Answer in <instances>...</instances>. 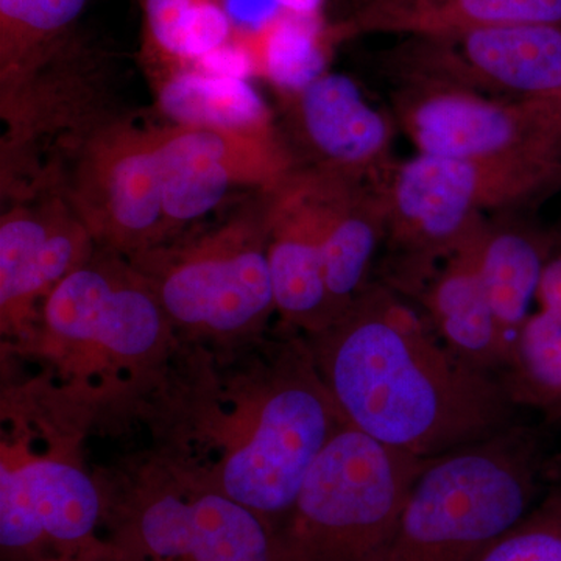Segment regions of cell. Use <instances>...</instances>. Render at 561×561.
Returning a JSON list of instances; mask_svg holds the SVG:
<instances>
[{"label":"cell","mask_w":561,"mask_h":561,"mask_svg":"<svg viewBox=\"0 0 561 561\" xmlns=\"http://www.w3.org/2000/svg\"><path fill=\"white\" fill-rule=\"evenodd\" d=\"M345 423L306 339L276 343L245 391V432L224 446L209 489L241 502L276 530L313 461Z\"/></svg>","instance_id":"3"},{"label":"cell","mask_w":561,"mask_h":561,"mask_svg":"<svg viewBox=\"0 0 561 561\" xmlns=\"http://www.w3.org/2000/svg\"><path fill=\"white\" fill-rule=\"evenodd\" d=\"M60 187L101 249L128 257L168 239L157 127L108 117L72 147Z\"/></svg>","instance_id":"6"},{"label":"cell","mask_w":561,"mask_h":561,"mask_svg":"<svg viewBox=\"0 0 561 561\" xmlns=\"http://www.w3.org/2000/svg\"><path fill=\"white\" fill-rule=\"evenodd\" d=\"M102 513L94 481L76 463L33 457L0 463V546L10 556H32L44 545L81 546Z\"/></svg>","instance_id":"14"},{"label":"cell","mask_w":561,"mask_h":561,"mask_svg":"<svg viewBox=\"0 0 561 561\" xmlns=\"http://www.w3.org/2000/svg\"><path fill=\"white\" fill-rule=\"evenodd\" d=\"M279 128L300 168L381 181L393 158L397 122L345 73L321 72L279 95Z\"/></svg>","instance_id":"11"},{"label":"cell","mask_w":561,"mask_h":561,"mask_svg":"<svg viewBox=\"0 0 561 561\" xmlns=\"http://www.w3.org/2000/svg\"><path fill=\"white\" fill-rule=\"evenodd\" d=\"M522 25L561 28V0H370L324 36L330 44L365 35L457 38Z\"/></svg>","instance_id":"16"},{"label":"cell","mask_w":561,"mask_h":561,"mask_svg":"<svg viewBox=\"0 0 561 561\" xmlns=\"http://www.w3.org/2000/svg\"><path fill=\"white\" fill-rule=\"evenodd\" d=\"M138 535L162 560L280 561L275 527L209 486L151 497L139 513Z\"/></svg>","instance_id":"15"},{"label":"cell","mask_w":561,"mask_h":561,"mask_svg":"<svg viewBox=\"0 0 561 561\" xmlns=\"http://www.w3.org/2000/svg\"><path fill=\"white\" fill-rule=\"evenodd\" d=\"M160 102L172 124L276 131L271 111L245 81L195 70H175L161 84Z\"/></svg>","instance_id":"22"},{"label":"cell","mask_w":561,"mask_h":561,"mask_svg":"<svg viewBox=\"0 0 561 561\" xmlns=\"http://www.w3.org/2000/svg\"><path fill=\"white\" fill-rule=\"evenodd\" d=\"M331 2H334L342 13L351 14L359 10L360 7H364L365 3L370 2V0H331Z\"/></svg>","instance_id":"24"},{"label":"cell","mask_w":561,"mask_h":561,"mask_svg":"<svg viewBox=\"0 0 561 561\" xmlns=\"http://www.w3.org/2000/svg\"><path fill=\"white\" fill-rule=\"evenodd\" d=\"M552 242L553 236L531 224L522 213L486 216L479 231L476 245L479 273L508 357L534 311Z\"/></svg>","instance_id":"19"},{"label":"cell","mask_w":561,"mask_h":561,"mask_svg":"<svg viewBox=\"0 0 561 561\" xmlns=\"http://www.w3.org/2000/svg\"><path fill=\"white\" fill-rule=\"evenodd\" d=\"M501 382L516 408L540 413L561 430V238H553L534 311Z\"/></svg>","instance_id":"20"},{"label":"cell","mask_w":561,"mask_h":561,"mask_svg":"<svg viewBox=\"0 0 561 561\" xmlns=\"http://www.w3.org/2000/svg\"><path fill=\"white\" fill-rule=\"evenodd\" d=\"M546 102L549 103V106H551L553 114H556V117L559 119L561 125V94L556 95V98L548 99Z\"/></svg>","instance_id":"25"},{"label":"cell","mask_w":561,"mask_h":561,"mask_svg":"<svg viewBox=\"0 0 561 561\" xmlns=\"http://www.w3.org/2000/svg\"><path fill=\"white\" fill-rule=\"evenodd\" d=\"M474 561H561V476L522 522Z\"/></svg>","instance_id":"23"},{"label":"cell","mask_w":561,"mask_h":561,"mask_svg":"<svg viewBox=\"0 0 561 561\" xmlns=\"http://www.w3.org/2000/svg\"><path fill=\"white\" fill-rule=\"evenodd\" d=\"M271 192L183 247L130 257L149 279L171 324L208 337L256 332L276 312L268 262Z\"/></svg>","instance_id":"5"},{"label":"cell","mask_w":561,"mask_h":561,"mask_svg":"<svg viewBox=\"0 0 561 561\" xmlns=\"http://www.w3.org/2000/svg\"><path fill=\"white\" fill-rule=\"evenodd\" d=\"M540 435L512 424L424 465L373 561H474L540 502Z\"/></svg>","instance_id":"2"},{"label":"cell","mask_w":561,"mask_h":561,"mask_svg":"<svg viewBox=\"0 0 561 561\" xmlns=\"http://www.w3.org/2000/svg\"><path fill=\"white\" fill-rule=\"evenodd\" d=\"M328 172L298 168L268 203V262L276 312L305 335L334 321L324 276Z\"/></svg>","instance_id":"13"},{"label":"cell","mask_w":561,"mask_h":561,"mask_svg":"<svg viewBox=\"0 0 561 561\" xmlns=\"http://www.w3.org/2000/svg\"><path fill=\"white\" fill-rule=\"evenodd\" d=\"M327 172L324 276L335 321L375 279L386 242V201L382 180Z\"/></svg>","instance_id":"18"},{"label":"cell","mask_w":561,"mask_h":561,"mask_svg":"<svg viewBox=\"0 0 561 561\" xmlns=\"http://www.w3.org/2000/svg\"><path fill=\"white\" fill-rule=\"evenodd\" d=\"M481 228L437 265L411 301L419 302L446 348L465 364L501 381L508 350L479 273L476 245Z\"/></svg>","instance_id":"17"},{"label":"cell","mask_w":561,"mask_h":561,"mask_svg":"<svg viewBox=\"0 0 561 561\" xmlns=\"http://www.w3.org/2000/svg\"><path fill=\"white\" fill-rule=\"evenodd\" d=\"M165 234L245 191L276 190L300 168L283 131L169 124L157 127Z\"/></svg>","instance_id":"8"},{"label":"cell","mask_w":561,"mask_h":561,"mask_svg":"<svg viewBox=\"0 0 561 561\" xmlns=\"http://www.w3.org/2000/svg\"><path fill=\"white\" fill-rule=\"evenodd\" d=\"M427 460L343 424L276 527L280 561L375 560Z\"/></svg>","instance_id":"4"},{"label":"cell","mask_w":561,"mask_h":561,"mask_svg":"<svg viewBox=\"0 0 561 561\" xmlns=\"http://www.w3.org/2000/svg\"><path fill=\"white\" fill-rule=\"evenodd\" d=\"M99 249L60 187L10 202L0 217V316L20 328Z\"/></svg>","instance_id":"12"},{"label":"cell","mask_w":561,"mask_h":561,"mask_svg":"<svg viewBox=\"0 0 561 561\" xmlns=\"http://www.w3.org/2000/svg\"><path fill=\"white\" fill-rule=\"evenodd\" d=\"M398 84L463 88L516 101L561 94V28H491L457 38H409L386 57Z\"/></svg>","instance_id":"9"},{"label":"cell","mask_w":561,"mask_h":561,"mask_svg":"<svg viewBox=\"0 0 561 561\" xmlns=\"http://www.w3.org/2000/svg\"><path fill=\"white\" fill-rule=\"evenodd\" d=\"M43 321L57 342L138 362L161 348L171 324L149 279L106 249L95 250L55 287L44 301Z\"/></svg>","instance_id":"10"},{"label":"cell","mask_w":561,"mask_h":561,"mask_svg":"<svg viewBox=\"0 0 561 561\" xmlns=\"http://www.w3.org/2000/svg\"><path fill=\"white\" fill-rule=\"evenodd\" d=\"M305 339L346 423L398 451L432 459L515 424L500 379L460 360L419 306L379 279Z\"/></svg>","instance_id":"1"},{"label":"cell","mask_w":561,"mask_h":561,"mask_svg":"<svg viewBox=\"0 0 561 561\" xmlns=\"http://www.w3.org/2000/svg\"><path fill=\"white\" fill-rule=\"evenodd\" d=\"M394 122L416 153L453 160H561V125L546 101L443 84H398Z\"/></svg>","instance_id":"7"},{"label":"cell","mask_w":561,"mask_h":561,"mask_svg":"<svg viewBox=\"0 0 561 561\" xmlns=\"http://www.w3.org/2000/svg\"><path fill=\"white\" fill-rule=\"evenodd\" d=\"M90 0H0V102L76 50L77 22Z\"/></svg>","instance_id":"21"}]
</instances>
